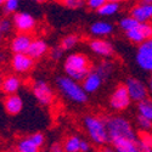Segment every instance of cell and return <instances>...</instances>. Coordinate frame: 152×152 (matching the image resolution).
<instances>
[{
  "label": "cell",
  "instance_id": "obj_1",
  "mask_svg": "<svg viewBox=\"0 0 152 152\" xmlns=\"http://www.w3.org/2000/svg\"><path fill=\"white\" fill-rule=\"evenodd\" d=\"M84 129L93 144L97 146H105L110 142V135L105 117L96 115H86L83 118Z\"/></svg>",
  "mask_w": 152,
  "mask_h": 152
},
{
  "label": "cell",
  "instance_id": "obj_2",
  "mask_svg": "<svg viewBox=\"0 0 152 152\" xmlns=\"http://www.w3.org/2000/svg\"><path fill=\"white\" fill-rule=\"evenodd\" d=\"M63 71L67 77L77 82H82L91 71L90 58L83 53L69 54L63 62Z\"/></svg>",
  "mask_w": 152,
  "mask_h": 152
},
{
  "label": "cell",
  "instance_id": "obj_3",
  "mask_svg": "<svg viewBox=\"0 0 152 152\" xmlns=\"http://www.w3.org/2000/svg\"><path fill=\"white\" fill-rule=\"evenodd\" d=\"M56 86L57 90L71 102L77 105H83L88 102L89 94L84 90L83 85L67 75H58L56 78Z\"/></svg>",
  "mask_w": 152,
  "mask_h": 152
},
{
  "label": "cell",
  "instance_id": "obj_4",
  "mask_svg": "<svg viewBox=\"0 0 152 152\" xmlns=\"http://www.w3.org/2000/svg\"><path fill=\"white\" fill-rule=\"evenodd\" d=\"M108 135H110V141L113 139H137V134L134 130V126L130 123V121L122 116V115H111L105 117Z\"/></svg>",
  "mask_w": 152,
  "mask_h": 152
},
{
  "label": "cell",
  "instance_id": "obj_5",
  "mask_svg": "<svg viewBox=\"0 0 152 152\" xmlns=\"http://www.w3.org/2000/svg\"><path fill=\"white\" fill-rule=\"evenodd\" d=\"M32 93L42 106H50L55 101V93L51 85L44 79H37L32 84Z\"/></svg>",
  "mask_w": 152,
  "mask_h": 152
},
{
  "label": "cell",
  "instance_id": "obj_6",
  "mask_svg": "<svg viewBox=\"0 0 152 152\" xmlns=\"http://www.w3.org/2000/svg\"><path fill=\"white\" fill-rule=\"evenodd\" d=\"M132 102L133 101L130 99V95L124 84H118L115 89H113V91L108 99V105H110L111 110L116 111V112H122V111L128 110Z\"/></svg>",
  "mask_w": 152,
  "mask_h": 152
},
{
  "label": "cell",
  "instance_id": "obj_7",
  "mask_svg": "<svg viewBox=\"0 0 152 152\" xmlns=\"http://www.w3.org/2000/svg\"><path fill=\"white\" fill-rule=\"evenodd\" d=\"M45 144V135L43 133H33L20 139L16 145V152H39Z\"/></svg>",
  "mask_w": 152,
  "mask_h": 152
},
{
  "label": "cell",
  "instance_id": "obj_8",
  "mask_svg": "<svg viewBox=\"0 0 152 152\" xmlns=\"http://www.w3.org/2000/svg\"><path fill=\"white\" fill-rule=\"evenodd\" d=\"M135 61L142 71L152 73V38L137 45Z\"/></svg>",
  "mask_w": 152,
  "mask_h": 152
},
{
  "label": "cell",
  "instance_id": "obj_9",
  "mask_svg": "<svg viewBox=\"0 0 152 152\" xmlns=\"http://www.w3.org/2000/svg\"><path fill=\"white\" fill-rule=\"evenodd\" d=\"M124 85L126 86L133 102H139L148 97V89L144 82L135 77H126Z\"/></svg>",
  "mask_w": 152,
  "mask_h": 152
},
{
  "label": "cell",
  "instance_id": "obj_10",
  "mask_svg": "<svg viewBox=\"0 0 152 152\" xmlns=\"http://www.w3.org/2000/svg\"><path fill=\"white\" fill-rule=\"evenodd\" d=\"M12 24L14 28L18 33H32L35 27H37V20L35 17L26 11H17L16 14H14L12 17Z\"/></svg>",
  "mask_w": 152,
  "mask_h": 152
},
{
  "label": "cell",
  "instance_id": "obj_11",
  "mask_svg": "<svg viewBox=\"0 0 152 152\" xmlns=\"http://www.w3.org/2000/svg\"><path fill=\"white\" fill-rule=\"evenodd\" d=\"M124 34L126 37V39H128L130 43L140 45L145 40L152 38V24L150 22L139 23L135 28L125 32Z\"/></svg>",
  "mask_w": 152,
  "mask_h": 152
},
{
  "label": "cell",
  "instance_id": "obj_12",
  "mask_svg": "<svg viewBox=\"0 0 152 152\" xmlns=\"http://www.w3.org/2000/svg\"><path fill=\"white\" fill-rule=\"evenodd\" d=\"M88 45H89L90 51L99 57L111 58L115 55V48H113L112 43L105 39V38H94Z\"/></svg>",
  "mask_w": 152,
  "mask_h": 152
},
{
  "label": "cell",
  "instance_id": "obj_13",
  "mask_svg": "<svg viewBox=\"0 0 152 152\" xmlns=\"http://www.w3.org/2000/svg\"><path fill=\"white\" fill-rule=\"evenodd\" d=\"M10 66L16 74H24L28 73L34 67V60L26 53V54H12Z\"/></svg>",
  "mask_w": 152,
  "mask_h": 152
},
{
  "label": "cell",
  "instance_id": "obj_14",
  "mask_svg": "<svg viewBox=\"0 0 152 152\" xmlns=\"http://www.w3.org/2000/svg\"><path fill=\"white\" fill-rule=\"evenodd\" d=\"M105 82V78L101 75L95 68L86 74V77L82 80V85L84 88V90L88 94H95L101 86H102Z\"/></svg>",
  "mask_w": 152,
  "mask_h": 152
},
{
  "label": "cell",
  "instance_id": "obj_15",
  "mask_svg": "<svg viewBox=\"0 0 152 152\" xmlns=\"http://www.w3.org/2000/svg\"><path fill=\"white\" fill-rule=\"evenodd\" d=\"M130 16H133L140 23L151 22L152 21V4L140 0V3L135 4L130 9Z\"/></svg>",
  "mask_w": 152,
  "mask_h": 152
},
{
  "label": "cell",
  "instance_id": "obj_16",
  "mask_svg": "<svg viewBox=\"0 0 152 152\" xmlns=\"http://www.w3.org/2000/svg\"><path fill=\"white\" fill-rule=\"evenodd\" d=\"M49 51H50V48L45 39H43V38H33L31 42V45L28 48L27 54L34 61H37V60L45 57L49 54Z\"/></svg>",
  "mask_w": 152,
  "mask_h": 152
},
{
  "label": "cell",
  "instance_id": "obj_17",
  "mask_svg": "<svg viewBox=\"0 0 152 152\" xmlns=\"http://www.w3.org/2000/svg\"><path fill=\"white\" fill-rule=\"evenodd\" d=\"M33 38L28 33H18L10 42V50L12 54H26Z\"/></svg>",
  "mask_w": 152,
  "mask_h": 152
},
{
  "label": "cell",
  "instance_id": "obj_18",
  "mask_svg": "<svg viewBox=\"0 0 152 152\" xmlns=\"http://www.w3.org/2000/svg\"><path fill=\"white\" fill-rule=\"evenodd\" d=\"M113 150L116 152H139L140 151V146H139L137 139H113L110 141Z\"/></svg>",
  "mask_w": 152,
  "mask_h": 152
},
{
  "label": "cell",
  "instance_id": "obj_19",
  "mask_svg": "<svg viewBox=\"0 0 152 152\" xmlns=\"http://www.w3.org/2000/svg\"><path fill=\"white\" fill-rule=\"evenodd\" d=\"M4 108L7 115L17 116L23 110V99L18 94H11L4 99Z\"/></svg>",
  "mask_w": 152,
  "mask_h": 152
},
{
  "label": "cell",
  "instance_id": "obj_20",
  "mask_svg": "<svg viewBox=\"0 0 152 152\" xmlns=\"http://www.w3.org/2000/svg\"><path fill=\"white\" fill-rule=\"evenodd\" d=\"M22 85V80L17 74H7L3 79V84H1V90L4 94L6 95H11V94H17L18 90L21 89Z\"/></svg>",
  "mask_w": 152,
  "mask_h": 152
},
{
  "label": "cell",
  "instance_id": "obj_21",
  "mask_svg": "<svg viewBox=\"0 0 152 152\" xmlns=\"http://www.w3.org/2000/svg\"><path fill=\"white\" fill-rule=\"evenodd\" d=\"M113 31H115V27L108 21H95L89 28V32L94 38L108 37L113 33Z\"/></svg>",
  "mask_w": 152,
  "mask_h": 152
},
{
  "label": "cell",
  "instance_id": "obj_22",
  "mask_svg": "<svg viewBox=\"0 0 152 152\" xmlns=\"http://www.w3.org/2000/svg\"><path fill=\"white\" fill-rule=\"evenodd\" d=\"M83 139L78 134H71L63 140V150L65 152H80V145Z\"/></svg>",
  "mask_w": 152,
  "mask_h": 152
},
{
  "label": "cell",
  "instance_id": "obj_23",
  "mask_svg": "<svg viewBox=\"0 0 152 152\" xmlns=\"http://www.w3.org/2000/svg\"><path fill=\"white\" fill-rule=\"evenodd\" d=\"M119 10H121V5L118 3L106 1L96 12L101 17H112V16H116L119 12Z\"/></svg>",
  "mask_w": 152,
  "mask_h": 152
},
{
  "label": "cell",
  "instance_id": "obj_24",
  "mask_svg": "<svg viewBox=\"0 0 152 152\" xmlns=\"http://www.w3.org/2000/svg\"><path fill=\"white\" fill-rule=\"evenodd\" d=\"M136 111L139 116H142L150 121H152V99L147 97L142 101L136 102Z\"/></svg>",
  "mask_w": 152,
  "mask_h": 152
},
{
  "label": "cell",
  "instance_id": "obj_25",
  "mask_svg": "<svg viewBox=\"0 0 152 152\" xmlns=\"http://www.w3.org/2000/svg\"><path fill=\"white\" fill-rule=\"evenodd\" d=\"M79 42H80L79 35L72 33V34H67L66 37L62 38V40H61V43H60V46H61L63 50H65V51H67V50L74 49L75 46L79 44Z\"/></svg>",
  "mask_w": 152,
  "mask_h": 152
},
{
  "label": "cell",
  "instance_id": "obj_26",
  "mask_svg": "<svg viewBox=\"0 0 152 152\" xmlns=\"http://www.w3.org/2000/svg\"><path fill=\"white\" fill-rule=\"evenodd\" d=\"M139 23H140V22H139L137 20H135L133 16L129 15V16H125V17L119 20V28L125 33V32H128V31L135 28Z\"/></svg>",
  "mask_w": 152,
  "mask_h": 152
},
{
  "label": "cell",
  "instance_id": "obj_27",
  "mask_svg": "<svg viewBox=\"0 0 152 152\" xmlns=\"http://www.w3.org/2000/svg\"><path fill=\"white\" fill-rule=\"evenodd\" d=\"M95 69L102 75V77L105 79H107L110 77V74L112 73V69H113V66H112V63L108 62V61H104V62H101L99 63V65L95 67Z\"/></svg>",
  "mask_w": 152,
  "mask_h": 152
},
{
  "label": "cell",
  "instance_id": "obj_28",
  "mask_svg": "<svg viewBox=\"0 0 152 152\" xmlns=\"http://www.w3.org/2000/svg\"><path fill=\"white\" fill-rule=\"evenodd\" d=\"M139 146L152 148V133L151 132H140L137 135Z\"/></svg>",
  "mask_w": 152,
  "mask_h": 152
},
{
  "label": "cell",
  "instance_id": "obj_29",
  "mask_svg": "<svg viewBox=\"0 0 152 152\" xmlns=\"http://www.w3.org/2000/svg\"><path fill=\"white\" fill-rule=\"evenodd\" d=\"M136 125L140 132H151L152 130V121L142 117V116H136Z\"/></svg>",
  "mask_w": 152,
  "mask_h": 152
},
{
  "label": "cell",
  "instance_id": "obj_30",
  "mask_svg": "<svg viewBox=\"0 0 152 152\" xmlns=\"http://www.w3.org/2000/svg\"><path fill=\"white\" fill-rule=\"evenodd\" d=\"M3 7L6 14H16L20 7V0H5Z\"/></svg>",
  "mask_w": 152,
  "mask_h": 152
},
{
  "label": "cell",
  "instance_id": "obj_31",
  "mask_svg": "<svg viewBox=\"0 0 152 152\" xmlns=\"http://www.w3.org/2000/svg\"><path fill=\"white\" fill-rule=\"evenodd\" d=\"M60 3L63 6H66L67 9L75 10V9L82 7L85 4V0H60Z\"/></svg>",
  "mask_w": 152,
  "mask_h": 152
},
{
  "label": "cell",
  "instance_id": "obj_32",
  "mask_svg": "<svg viewBox=\"0 0 152 152\" xmlns=\"http://www.w3.org/2000/svg\"><path fill=\"white\" fill-rule=\"evenodd\" d=\"M63 51H65V50H63L61 46H55L49 51V56L54 61H60L63 56Z\"/></svg>",
  "mask_w": 152,
  "mask_h": 152
},
{
  "label": "cell",
  "instance_id": "obj_33",
  "mask_svg": "<svg viewBox=\"0 0 152 152\" xmlns=\"http://www.w3.org/2000/svg\"><path fill=\"white\" fill-rule=\"evenodd\" d=\"M106 1H107V0H85V5L88 6V9H89V10L97 11Z\"/></svg>",
  "mask_w": 152,
  "mask_h": 152
},
{
  "label": "cell",
  "instance_id": "obj_34",
  "mask_svg": "<svg viewBox=\"0 0 152 152\" xmlns=\"http://www.w3.org/2000/svg\"><path fill=\"white\" fill-rule=\"evenodd\" d=\"M12 27H14V24H12V21L7 20V18H3L1 22H0V33L3 34H7Z\"/></svg>",
  "mask_w": 152,
  "mask_h": 152
},
{
  "label": "cell",
  "instance_id": "obj_35",
  "mask_svg": "<svg viewBox=\"0 0 152 152\" xmlns=\"http://www.w3.org/2000/svg\"><path fill=\"white\" fill-rule=\"evenodd\" d=\"M48 152H65V150H63V145L61 142L56 141V142H53L49 146Z\"/></svg>",
  "mask_w": 152,
  "mask_h": 152
},
{
  "label": "cell",
  "instance_id": "obj_36",
  "mask_svg": "<svg viewBox=\"0 0 152 152\" xmlns=\"http://www.w3.org/2000/svg\"><path fill=\"white\" fill-rule=\"evenodd\" d=\"M91 151V146L90 142L86 140H82V145H80V152H90Z\"/></svg>",
  "mask_w": 152,
  "mask_h": 152
},
{
  "label": "cell",
  "instance_id": "obj_37",
  "mask_svg": "<svg viewBox=\"0 0 152 152\" xmlns=\"http://www.w3.org/2000/svg\"><path fill=\"white\" fill-rule=\"evenodd\" d=\"M139 152H152V148H150V147H142V146H140V151Z\"/></svg>",
  "mask_w": 152,
  "mask_h": 152
},
{
  "label": "cell",
  "instance_id": "obj_38",
  "mask_svg": "<svg viewBox=\"0 0 152 152\" xmlns=\"http://www.w3.org/2000/svg\"><path fill=\"white\" fill-rule=\"evenodd\" d=\"M31 1H34V3H39V4H42V3L48 1V0H31Z\"/></svg>",
  "mask_w": 152,
  "mask_h": 152
},
{
  "label": "cell",
  "instance_id": "obj_39",
  "mask_svg": "<svg viewBox=\"0 0 152 152\" xmlns=\"http://www.w3.org/2000/svg\"><path fill=\"white\" fill-rule=\"evenodd\" d=\"M95 152H108V148H100V150H96Z\"/></svg>",
  "mask_w": 152,
  "mask_h": 152
},
{
  "label": "cell",
  "instance_id": "obj_40",
  "mask_svg": "<svg viewBox=\"0 0 152 152\" xmlns=\"http://www.w3.org/2000/svg\"><path fill=\"white\" fill-rule=\"evenodd\" d=\"M107 1H111V3H118V4H121L123 0H107Z\"/></svg>",
  "mask_w": 152,
  "mask_h": 152
},
{
  "label": "cell",
  "instance_id": "obj_41",
  "mask_svg": "<svg viewBox=\"0 0 152 152\" xmlns=\"http://www.w3.org/2000/svg\"><path fill=\"white\" fill-rule=\"evenodd\" d=\"M3 79H4V77L1 74H0V89H1V84H3Z\"/></svg>",
  "mask_w": 152,
  "mask_h": 152
},
{
  "label": "cell",
  "instance_id": "obj_42",
  "mask_svg": "<svg viewBox=\"0 0 152 152\" xmlns=\"http://www.w3.org/2000/svg\"><path fill=\"white\" fill-rule=\"evenodd\" d=\"M3 38H4V34H3V33H0V44L3 43Z\"/></svg>",
  "mask_w": 152,
  "mask_h": 152
},
{
  "label": "cell",
  "instance_id": "obj_43",
  "mask_svg": "<svg viewBox=\"0 0 152 152\" xmlns=\"http://www.w3.org/2000/svg\"><path fill=\"white\" fill-rule=\"evenodd\" d=\"M150 90H151V93H152V77H151V79H150Z\"/></svg>",
  "mask_w": 152,
  "mask_h": 152
},
{
  "label": "cell",
  "instance_id": "obj_44",
  "mask_svg": "<svg viewBox=\"0 0 152 152\" xmlns=\"http://www.w3.org/2000/svg\"><path fill=\"white\" fill-rule=\"evenodd\" d=\"M4 3H5V0H0V6H3Z\"/></svg>",
  "mask_w": 152,
  "mask_h": 152
},
{
  "label": "cell",
  "instance_id": "obj_45",
  "mask_svg": "<svg viewBox=\"0 0 152 152\" xmlns=\"http://www.w3.org/2000/svg\"><path fill=\"white\" fill-rule=\"evenodd\" d=\"M141 1H146V3H151L152 4V0H141Z\"/></svg>",
  "mask_w": 152,
  "mask_h": 152
},
{
  "label": "cell",
  "instance_id": "obj_46",
  "mask_svg": "<svg viewBox=\"0 0 152 152\" xmlns=\"http://www.w3.org/2000/svg\"><path fill=\"white\" fill-rule=\"evenodd\" d=\"M108 152H116L115 150H111V148H108Z\"/></svg>",
  "mask_w": 152,
  "mask_h": 152
},
{
  "label": "cell",
  "instance_id": "obj_47",
  "mask_svg": "<svg viewBox=\"0 0 152 152\" xmlns=\"http://www.w3.org/2000/svg\"><path fill=\"white\" fill-rule=\"evenodd\" d=\"M1 20H3V18H1V17H0V22H1Z\"/></svg>",
  "mask_w": 152,
  "mask_h": 152
}]
</instances>
